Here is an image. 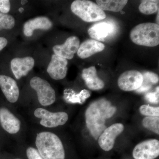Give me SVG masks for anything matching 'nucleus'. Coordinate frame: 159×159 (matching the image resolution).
Returning <instances> with one entry per match:
<instances>
[{"instance_id":"6ab92c4d","label":"nucleus","mask_w":159,"mask_h":159,"mask_svg":"<svg viewBox=\"0 0 159 159\" xmlns=\"http://www.w3.org/2000/svg\"><path fill=\"white\" fill-rule=\"evenodd\" d=\"M128 1L125 0H98L97 5L102 10L119 12L125 7Z\"/></svg>"},{"instance_id":"ddd939ff","label":"nucleus","mask_w":159,"mask_h":159,"mask_svg":"<svg viewBox=\"0 0 159 159\" xmlns=\"http://www.w3.org/2000/svg\"><path fill=\"white\" fill-rule=\"evenodd\" d=\"M0 87L6 99L11 103L16 102L19 97V89L13 78L6 75H0Z\"/></svg>"},{"instance_id":"412c9836","label":"nucleus","mask_w":159,"mask_h":159,"mask_svg":"<svg viewBox=\"0 0 159 159\" xmlns=\"http://www.w3.org/2000/svg\"><path fill=\"white\" fill-rule=\"evenodd\" d=\"M90 96V93L87 90H83L79 93L75 94L73 93H69L65 97L66 100L71 103H79L82 104L85 102L86 99Z\"/></svg>"},{"instance_id":"0eeeda50","label":"nucleus","mask_w":159,"mask_h":159,"mask_svg":"<svg viewBox=\"0 0 159 159\" xmlns=\"http://www.w3.org/2000/svg\"><path fill=\"white\" fill-rule=\"evenodd\" d=\"M159 155V141L149 139L139 143L133 151L135 159H155Z\"/></svg>"},{"instance_id":"20e7f679","label":"nucleus","mask_w":159,"mask_h":159,"mask_svg":"<svg viewBox=\"0 0 159 159\" xmlns=\"http://www.w3.org/2000/svg\"><path fill=\"white\" fill-rule=\"evenodd\" d=\"M72 12L87 22H93L104 19L105 12L95 3L87 0H76L71 4Z\"/></svg>"},{"instance_id":"c85d7f7f","label":"nucleus","mask_w":159,"mask_h":159,"mask_svg":"<svg viewBox=\"0 0 159 159\" xmlns=\"http://www.w3.org/2000/svg\"><path fill=\"white\" fill-rule=\"evenodd\" d=\"M152 86L145 85V84H142V85L138 89H137L136 92L138 93H143L148 91L152 88Z\"/></svg>"},{"instance_id":"a211bd4d","label":"nucleus","mask_w":159,"mask_h":159,"mask_svg":"<svg viewBox=\"0 0 159 159\" xmlns=\"http://www.w3.org/2000/svg\"><path fill=\"white\" fill-rule=\"evenodd\" d=\"M82 77L89 89L93 90L101 89L104 87V82L98 77L95 66L83 70Z\"/></svg>"},{"instance_id":"7ed1b4c3","label":"nucleus","mask_w":159,"mask_h":159,"mask_svg":"<svg viewBox=\"0 0 159 159\" xmlns=\"http://www.w3.org/2000/svg\"><path fill=\"white\" fill-rule=\"evenodd\" d=\"M130 39L138 45L154 47L159 44V26L153 23L139 24L130 32Z\"/></svg>"},{"instance_id":"bb28decb","label":"nucleus","mask_w":159,"mask_h":159,"mask_svg":"<svg viewBox=\"0 0 159 159\" xmlns=\"http://www.w3.org/2000/svg\"><path fill=\"white\" fill-rule=\"evenodd\" d=\"M28 159H44L40 154L37 149L32 147H29L26 151Z\"/></svg>"},{"instance_id":"f03ea898","label":"nucleus","mask_w":159,"mask_h":159,"mask_svg":"<svg viewBox=\"0 0 159 159\" xmlns=\"http://www.w3.org/2000/svg\"><path fill=\"white\" fill-rule=\"evenodd\" d=\"M35 144L44 159H65V152L62 142L57 136L49 132L40 133Z\"/></svg>"},{"instance_id":"aec40b11","label":"nucleus","mask_w":159,"mask_h":159,"mask_svg":"<svg viewBox=\"0 0 159 159\" xmlns=\"http://www.w3.org/2000/svg\"><path fill=\"white\" fill-rule=\"evenodd\" d=\"M159 1L145 0L142 1L139 7V11L143 14L150 15L159 11Z\"/></svg>"},{"instance_id":"5701e85b","label":"nucleus","mask_w":159,"mask_h":159,"mask_svg":"<svg viewBox=\"0 0 159 159\" xmlns=\"http://www.w3.org/2000/svg\"><path fill=\"white\" fill-rule=\"evenodd\" d=\"M15 25V20L13 16L10 15L0 12V31L3 29H12Z\"/></svg>"},{"instance_id":"a878e982","label":"nucleus","mask_w":159,"mask_h":159,"mask_svg":"<svg viewBox=\"0 0 159 159\" xmlns=\"http://www.w3.org/2000/svg\"><path fill=\"white\" fill-rule=\"evenodd\" d=\"M145 99L148 102L152 103H159V87L157 88L154 93H149L145 94Z\"/></svg>"},{"instance_id":"7c9ffc66","label":"nucleus","mask_w":159,"mask_h":159,"mask_svg":"<svg viewBox=\"0 0 159 159\" xmlns=\"http://www.w3.org/2000/svg\"><path fill=\"white\" fill-rule=\"evenodd\" d=\"M27 2H28V1H21V3L22 5H25V4Z\"/></svg>"},{"instance_id":"6e6552de","label":"nucleus","mask_w":159,"mask_h":159,"mask_svg":"<svg viewBox=\"0 0 159 159\" xmlns=\"http://www.w3.org/2000/svg\"><path fill=\"white\" fill-rule=\"evenodd\" d=\"M143 75L139 71L132 70L124 72L120 75L118 84L119 88L124 91L136 90L142 85Z\"/></svg>"},{"instance_id":"f3484780","label":"nucleus","mask_w":159,"mask_h":159,"mask_svg":"<svg viewBox=\"0 0 159 159\" xmlns=\"http://www.w3.org/2000/svg\"><path fill=\"white\" fill-rule=\"evenodd\" d=\"M105 48L103 43L94 39H88L84 42L77 51V55L80 58L85 59L101 52Z\"/></svg>"},{"instance_id":"c756f323","label":"nucleus","mask_w":159,"mask_h":159,"mask_svg":"<svg viewBox=\"0 0 159 159\" xmlns=\"http://www.w3.org/2000/svg\"><path fill=\"white\" fill-rule=\"evenodd\" d=\"M8 40L5 38L0 37V51H2L8 44Z\"/></svg>"},{"instance_id":"2f4dec72","label":"nucleus","mask_w":159,"mask_h":159,"mask_svg":"<svg viewBox=\"0 0 159 159\" xmlns=\"http://www.w3.org/2000/svg\"><path fill=\"white\" fill-rule=\"evenodd\" d=\"M159 11H158L157 16V22L158 23V24H159Z\"/></svg>"},{"instance_id":"4be33fe9","label":"nucleus","mask_w":159,"mask_h":159,"mask_svg":"<svg viewBox=\"0 0 159 159\" xmlns=\"http://www.w3.org/2000/svg\"><path fill=\"white\" fill-rule=\"evenodd\" d=\"M142 124L145 128L159 134V117H145L142 121Z\"/></svg>"},{"instance_id":"9d476101","label":"nucleus","mask_w":159,"mask_h":159,"mask_svg":"<svg viewBox=\"0 0 159 159\" xmlns=\"http://www.w3.org/2000/svg\"><path fill=\"white\" fill-rule=\"evenodd\" d=\"M68 63L67 59L53 54L47 68V72L52 79L55 80L64 79L67 73Z\"/></svg>"},{"instance_id":"dca6fc26","label":"nucleus","mask_w":159,"mask_h":159,"mask_svg":"<svg viewBox=\"0 0 159 159\" xmlns=\"http://www.w3.org/2000/svg\"><path fill=\"white\" fill-rule=\"evenodd\" d=\"M53 24L48 18L39 16L29 20L24 24L23 32L27 37L32 36L33 32L36 29L48 30L52 28Z\"/></svg>"},{"instance_id":"f257e3e1","label":"nucleus","mask_w":159,"mask_h":159,"mask_svg":"<svg viewBox=\"0 0 159 159\" xmlns=\"http://www.w3.org/2000/svg\"><path fill=\"white\" fill-rule=\"evenodd\" d=\"M116 108L106 99H101L91 103L86 111L85 122L91 135L97 140L107 128L106 120L113 116Z\"/></svg>"},{"instance_id":"9b49d317","label":"nucleus","mask_w":159,"mask_h":159,"mask_svg":"<svg viewBox=\"0 0 159 159\" xmlns=\"http://www.w3.org/2000/svg\"><path fill=\"white\" fill-rule=\"evenodd\" d=\"M80 40L77 36L68 38L62 45H57L53 48L54 54L66 59H71L80 47Z\"/></svg>"},{"instance_id":"39448f33","label":"nucleus","mask_w":159,"mask_h":159,"mask_svg":"<svg viewBox=\"0 0 159 159\" xmlns=\"http://www.w3.org/2000/svg\"><path fill=\"white\" fill-rule=\"evenodd\" d=\"M30 84L31 88L37 93L39 101L42 105L48 106L55 102V91L45 80L38 77H34L30 80Z\"/></svg>"},{"instance_id":"393cba45","label":"nucleus","mask_w":159,"mask_h":159,"mask_svg":"<svg viewBox=\"0 0 159 159\" xmlns=\"http://www.w3.org/2000/svg\"><path fill=\"white\" fill-rule=\"evenodd\" d=\"M143 80L150 83L152 84H155L159 82V77L157 74L152 72H146L142 74Z\"/></svg>"},{"instance_id":"72a5a7b5","label":"nucleus","mask_w":159,"mask_h":159,"mask_svg":"<svg viewBox=\"0 0 159 159\" xmlns=\"http://www.w3.org/2000/svg\"></svg>"},{"instance_id":"b1692460","label":"nucleus","mask_w":159,"mask_h":159,"mask_svg":"<svg viewBox=\"0 0 159 159\" xmlns=\"http://www.w3.org/2000/svg\"><path fill=\"white\" fill-rule=\"evenodd\" d=\"M141 114L147 116L159 117V107H153L149 105H143L139 108Z\"/></svg>"},{"instance_id":"473e14b6","label":"nucleus","mask_w":159,"mask_h":159,"mask_svg":"<svg viewBox=\"0 0 159 159\" xmlns=\"http://www.w3.org/2000/svg\"><path fill=\"white\" fill-rule=\"evenodd\" d=\"M24 10V9L22 8H20L19 9V11L20 12H22Z\"/></svg>"},{"instance_id":"4468645a","label":"nucleus","mask_w":159,"mask_h":159,"mask_svg":"<svg viewBox=\"0 0 159 159\" xmlns=\"http://www.w3.org/2000/svg\"><path fill=\"white\" fill-rule=\"evenodd\" d=\"M0 123L2 128L10 134L17 133L20 128V122L6 108L0 109Z\"/></svg>"},{"instance_id":"2eb2a0df","label":"nucleus","mask_w":159,"mask_h":159,"mask_svg":"<svg viewBox=\"0 0 159 159\" xmlns=\"http://www.w3.org/2000/svg\"><path fill=\"white\" fill-rule=\"evenodd\" d=\"M115 25L110 22H102L95 24L88 30L89 35L95 40L104 41L109 35L114 33Z\"/></svg>"},{"instance_id":"1a4fd4ad","label":"nucleus","mask_w":159,"mask_h":159,"mask_svg":"<svg viewBox=\"0 0 159 159\" xmlns=\"http://www.w3.org/2000/svg\"><path fill=\"white\" fill-rule=\"evenodd\" d=\"M124 129V125L121 123H115L106 129L98 140L100 148L105 151L111 150L115 145L116 138L122 133Z\"/></svg>"},{"instance_id":"423d86ee","label":"nucleus","mask_w":159,"mask_h":159,"mask_svg":"<svg viewBox=\"0 0 159 159\" xmlns=\"http://www.w3.org/2000/svg\"><path fill=\"white\" fill-rule=\"evenodd\" d=\"M34 115L41 119L40 122L41 125L48 128L64 125L68 119V115L65 112L53 113L42 108L36 109Z\"/></svg>"},{"instance_id":"f8f14e48","label":"nucleus","mask_w":159,"mask_h":159,"mask_svg":"<svg viewBox=\"0 0 159 159\" xmlns=\"http://www.w3.org/2000/svg\"><path fill=\"white\" fill-rule=\"evenodd\" d=\"M34 60L33 57H26L13 58L11 61V71L16 79L25 76L34 67Z\"/></svg>"},{"instance_id":"cd10ccee","label":"nucleus","mask_w":159,"mask_h":159,"mask_svg":"<svg viewBox=\"0 0 159 159\" xmlns=\"http://www.w3.org/2000/svg\"><path fill=\"white\" fill-rule=\"evenodd\" d=\"M11 4L9 0H0V11L6 14L10 11Z\"/></svg>"}]
</instances>
